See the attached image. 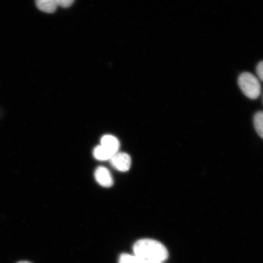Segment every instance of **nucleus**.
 <instances>
[{"label":"nucleus","instance_id":"obj_1","mask_svg":"<svg viewBox=\"0 0 263 263\" xmlns=\"http://www.w3.org/2000/svg\"><path fill=\"white\" fill-rule=\"evenodd\" d=\"M136 256L145 261L162 262L168 257V252L162 243L150 239L138 241L134 246Z\"/></svg>","mask_w":263,"mask_h":263},{"label":"nucleus","instance_id":"obj_2","mask_svg":"<svg viewBox=\"0 0 263 263\" xmlns=\"http://www.w3.org/2000/svg\"><path fill=\"white\" fill-rule=\"evenodd\" d=\"M238 82L240 89L246 97L251 100H256L260 96L261 85L254 74L245 72L239 75Z\"/></svg>","mask_w":263,"mask_h":263},{"label":"nucleus","instance_id":"obj_3","mask_svg":"<svg viewBox=\"0 0 263 263\" xmlns=\"http://www.w3.org/2000/svg\"><path fill=\"white\" fill-rule=\"evenodd\" d=\"M111 165L120 172L129 171L131 166V158L129 154L124 153H117L110 159Z\"/></svg>","mask_w":263,"mask_h":263},{"label":"nucleus","instance_id":"obj_4","mask_svg":"<svg viewBox=\"0 0 263 263\" xmlns=\"http://www.w3.org/2000/svg\"><path fill=\"white\" fill-rule=\"evenodd\" d=\"M95 179L100 185L108 188L113 185L114 180L111 174L106 167H98L95 172Z\"/></svg>","mask_w":263,"mask_h":263},{"label":"nucleus","instance_id":"obj_5","mask_svg":"<svg viewBox=\"0 0 263 263\" xmlns=\"http://www.w3.org/2000/svg\"><path fill=\"white\" fill-rule=\"evenodd\" d=\"M101 145L110 151L113 154L117 153L120 147L119 141L116 137L107 135L102 138Z\"/></svg>","mask_w":263,"mask_h":263},{"label":"nucleus","instance_id":"obj_6","mask_svg":"<svg viewBox=\"0 0 263 263\" xmlns=\"http://www.w3.org/2000/svg\"><path fill=\"white\" fill-rule=\"evenodd\" d=\"M37 8L41 11L52 14L58 6L57 0H35Z\"/></svg>","mask_w":263,"mask_h":263},{"label":"nucleus","instance_id":"obj_7","mask_svg":"<svg viewBox=\"0 0 263 263\" xmlns=\"http://www.w3.org/2000/svg\"><path fill=\"white\" fill-rule=\"evenodd\" d=\"M114 154L101 145L95 147L93 151V156L95 159L101 161L110 160Z\"/></svg>","mask_w":263,"mask_h":263},{"label":"nucleus","instance_id":"obj_8","mask_svg":"<svg viewBox=\"0 0 263 263\" xmlns=\"http://www.w3.org/2000/svg\"><path fill=\"white\" fill-rule=\"evenodd\" d=\"M254 124L256 133L263 139V111H259L255 114Z\"/></svg>","mask_w":263,"mask_h":263},{"label":"nucleus","instance_id":"obj_9","mask_svg":"<svg viewBox=\"0 0 263 263\" xmlns=\"http://www.w3.org/2000/svg\"><path fill=\"white\" fill-rule=\"evenodd\" d=\"M143 261L136 255L124 254L120 256L119 263H142Z\"/></svg>","mask_w":263,"mask_h":263},{"label":"nucleus","instance_id":"obj_10","mask_svg":"<svg viewBox=\"0 0 263 263\" xmlns=\"http://www.w3.org/2000/svg\"><path fill=\"white\" fill-rule=\"evenodd\" d=\"M74 2V0H57L58 6L64 8L70 7Z\"/></svg>","mask_w":263,"mask_h":263},{"label":"nucleus","instance_id":"obj_11","mask_svg":"<svg viewBox=\"0 0 263 263\" xmlns=\"http://www.w3.org/2000/svg\"><path fill=\"white\" fill-rule=\"evenodd\" d=\"M256 72L259 80L263 82V61L256 66Z\"/></svg>","mask_w":263,"mask_h":263},{"label":"nucleus","instance_id":"obj_12","mask_svg":"<svg viewBox=\"0 0 263 263\" xmlns=\"http://www.w3.org/2000/svg\"><path fill=\"white\" fill-rule=\"evenodd\" d=\"M142 263H162V262L143 260Z\"/></svg>","mask_w":263,"mask_h":263},{"label":"nucleus","instance_id":"obj_13","mask_svg":"<svg viewBox=\"0 0 263 263\" xmlns=\"http://www.w3.org/2000/svg\"><path fill=\"white\" fill-rule=\"evenodd\" d=\"M17 263H32V262H29V261H21V262H18Z\"/></svg>","mask_w":263,"mask_h":263}]
</instances>
